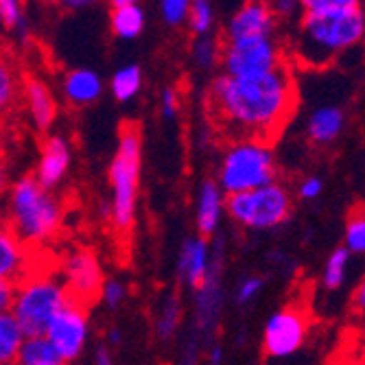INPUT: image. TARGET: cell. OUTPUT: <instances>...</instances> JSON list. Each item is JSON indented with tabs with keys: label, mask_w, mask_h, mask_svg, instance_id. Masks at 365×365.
Masks as SVG:
<instances>
[{
	"label": "cell",
	"mask_w": 365,
	"mask_h": 365,
	"mask_svg": "<svg viewBox=\"0 0 365 365\" xmlns=\"http://www.w3.org/2000/svg\"><path fill=\"white\" fill-rule=\"evenodd\" d=\"M7 223L26 247L51 241L63 223V204L53 190L42 188L33 175L20 178L9 197Z\"/></svg>",
	"instance_id": "obj_3"
},
{
	"label": "cell",
	"mask_w": 365,
	"mask_h": 365,
	"mask_svg": "<svg viewBox=\"0 0 365 365\" xmlns=\"http://www.w3.org/2000/svg\"><path fill=\"white\" fill-rule=\"evenodd\" d=\"M127 297V287L120 282V280H106L103 284V291H101V300L110 307V309H116L125 302Z\"/></svg>",
	"instance_id": "obj_33"
},
{
	"label": "cell",
	"mask_w": 365,
	"mask_h": 365,
	"mask_svg": "<svg viewBox=\"0 0 365 365\" xmlns=\"http://www.w3.org/2000/svg\"><path fill=\"white\" fill-rule=\"evenodd\" d=\"M274 149L262 143H235L225 149L217 186L225 195L256 190L276 182Z\"/></svg>",
	"instance_id": "obj_6"
},
{
	"label": "cell",
	"mask_w": 365,
	"mask_h": 365,
	"mask_svg": "<svg viewBox=\"0 0 365 365\" xmlns=\"http://www.w3.org/2000/svg\"><path fill=\"white\" fill-rule=\"evenodd\" d=\"M26 337L11 313L0 315V365H16L20 346Z\"/></svg>",
	"instance_id": "obj_24"
},
{
	"label": "cell",
	"mask_w": 365,
	"mask_h": 365,
	"mask_svg": "<svg viewBox=\"0 0 365 365\" xmlns=\"http://www.w3.org/2000/svg\"><path fill=\"white\" fill-rule=\"evenodd\" d=\"M208 267H210V247H208V241L202 239V237L188 239L182 245L180 260H178L180 280L186 282L188 287L197 289L199 284L204 282Z\"/></svg>",
	"instance_id": "obj_17"
},
{
	"label": "cell",
	"mask_w": 365,
	"mask_h": 365,
	"mask_svg": "<svg viewBox=\"0 0 365 365\" xmlns=\"http://www.w3.org/2000/svg\"><path fill=\"white\" fill-rule=\"evenodd\" d=\"M22 77L16 68L11 57L0 51V116H5L14 110L16 101L20 98Z\"/></svg>",
	"instance_id": "obj_22"
},
{
	"label": "cell",
	"mask_w": 365,
	"mask_h": 365,
	"mask_svg": "<svg viewBox=\"0 0 365 365\" xmlns=\"http://www.w3.org/2000/svg\"><path fill=\"white\" fill-rule=\"evenodd\" d=\"M219 61L223 75L235 79H254L274 73L287 63V51L274 38H245L223 40Z\"/></svg>",
	"instance_id": "obj_8"
},
{
	"label": "cell",
	"mask_w": 365,
	"mask_h": 365,
	"mask_svg": "<svg viewBox=\"0 0 365 365\" xmlns=\"http://www.w3.org/2000/svg\"><path fill=\"white\" fill-rule=\"evenodd\" d=\"M33 250L18 239L7 219L0 221V282L16 287L33 272Z\"/></svg>",
	"instance_id": "obj_14"
},
{
	"label": "cell",
	"mask_w": 365,
	"mask_h": 365,
	"mask_svg": "<svg viewBox=\"0 0 365 365\" xmlns=\"http://www.w3.org/2000/svg\"><path fill=\"white\" fill-rule=\"evenodd\" d=\"M16 365H68L46 337H26L20 346Z\"/></svg>",
	"instance_id": "obj_23"
},
{
	"label": "cell",
	"mask_w": 365,
	"mask_h": 365,
	"mask_svg": "<svg viewBox=\"0 0 365 365\" xmlns=\"http://www.w3.org/2000/svg\"><path fill=\"white\" fill-rule=\"evenodd\" d=\"M143 88V71L140 66L131 63L120 68L112 77V94L116 96V101H131Z\"/></svg>",
	"instance_id": "obj_26"
},
{
	"label": "cell",
	"mask_w": 365,
	"mask_h": 365,
	"mask_svg": "<svg viewBox=\"0 0 365 365\" xmlns=\"http://www.w3.org/2000/svg\"><path fill=\"white\" fill-rule=\"evenodd\" d=\"M14 289H16L14 284L0 282V315L11 311V304H14Z\"/></svg>",
	"instance_id": "obj_37"
},
{
	"label": "cell",
	"mask_w": 365,
	"mask_h": 365,
	"mask_svg": "<svg viewBox=\"0 0 365 365\" xmlns=\"http://www.w3.org/2000/svg\"><path fill=\"white\" fill-rule=\"evenodd\" d=\"M44 337L66 363L75 361L88 339V311L75 302H68L51 322Z\"/></svg>",
	"instance_id": "obj_11"
},
{
	"label": "cell",
	"mask_w": 365,
	"mask_h": 365,
	"mask_svg": "<svg viewBox=\"0 0 365 365\" xmlns=\"http://www.w3.org/2000/svg\"><path fill=\"white\" fill-rule=\"evenodd\" d=\"M221 272H223V256L221 250L217 252L215 260H210V267L206 272L204 282L197 291V333L210 335L212 328H217V319L221 313Z\"/></svg>",
	"instance_id": "obj_13"
},
{
	"label": "cell",
	"mask_w": 365,
	"mask_h": 365,
	"mask_svg": "<svg viewBox=\"0 0 365 365\" xmlns=\"http://www.w3.org/2000/svg\"><path fill=\"white\" fill-rule=\"evenodd\" d=\"M20 96L24 98L26 110L33 118V125H36L40 131L51 129V125L57 118V101H55L53 92L48 90V86L40 77L26 75L22 79Z\"/></svg>",
	"instance_id": "obj_16"
},
{
	"label": "cell",
	"mask_w": 365,
	"mask_h": 365,
	"mask_svg": "<svg viewBox=\"0 0 365 365\" xmlns=\"http://www.w3.org/2000/svg\"><path fill=\"white\" fill-rule=\"evenodd\" d=\"M103 92V81L94 71L77 68L63 79V94L73 106H90Z\"/></svg>",
	"instance_id": "obj_20"
},
{
	"label": "cell",
	"mask_w": 365,
	"mask_h": 365,
	"mask_svg": "<svg viewBox=\"0 0 365 365\" xmlns=\"http://www.w3.org/2000/svg\"><path fill=\"white\" fill-rule=\"evenodd\" d=\"M68 9H81V7H90L88 0H71V3H63Z\"/></svg>",
	"instance_id": "obj_43"
},
{
	"label": "cell",
	"mask_w": 365,
	"mask_h": 365,
	"mask_svg": "<svg viewBox=\"0 0 365 365\" xmlns=\"http://www.w3.org/2000/svg\"><path fill=\"white\" fill-rule=\"evenodd\" d=\"M0 26L14 31L20 38V42L29 40V22H26V14L24 7L18 3V0H0Z\"/></svg>",
	"instance_id": "obj_27"
},
{
	"label": "cell",
	"mask_w": 365,
	"mask_h": 365,
	"mask_svg": "<svg viewBox=\"0 0 365 365\" xmlns=\"http://www.w3.org/2000/svg\"><path fill=\"white\" fill-rule=\"evenodd\" d=\"M307 333H309L307 311L295 304L282 307L264 324V333H262L264 354L276 359L293 354L304 344Z\"/></svg>",
	"instance_id": "obj_10"
},
{
	"label": "cell",
	"mask_w": 365,
	"mask_h": 365,
	"mask_svg": "<svg viewBox=\"0 0 365 365\" xmlns=\"http://www.w3.org/2000/svg\"><path fill=\"white\" fill-rule=\"evenodd\" d=\"M71 160H73V151H71L68 140L61 136H48L42 145V155H40L33 180L42 188L53 190L66 178V173H68Z\"/></svg>",
	"instance_id": "obj_15"
},
{
	"label": "cell",
	"mask_w": 365,
	"mask_h": 365,
	"mask_svg": "<svg viewBox=\"0 0 365 365\" xmlns=\"http://www.w3.org/2000/svg\"><path fill=\"white\" fill-rule=\"evenodd\" d=\"M344 125H346V114L341 108H333V106L319 108L311 114L307 125L309 140L317 147L333 145L341 136Z\"/></svg>",
	"instance_id": "obj_19"
},
{
	"label": "cell",
	"mask_w": 365,
	"mask_h": 365,
	"mask_svg": "<svg viewBox=\"0 0 365 365\" xmlns=\"http://www.w3.org/2000/svg\"><path fill=\"white\" fill-rule=\"evenodd\" d=\"M293 53L297 61L324 68L361 42L365 14L359 0H304Z\"/></svg>",
	"instance_id": "obj_2"
},
{
	"label": "cell",
	"mask_w": 365,
	"mask_h": 365,
	"mask_svg": "<svg viewBox=\"0 0 365 365\" xmlns=\"http://www.w3.org/2000/svg\"><path fill=\"white\" fill-rule=\"evenodd\" d=\"M180 112V92L175 88H164L162 92V114L167 118H175Z\"/></svg>",
	"instance_id": "obj_35"
},
{
	"label": "cell",
	"mask_w": 365,
	"mask_h": 365,
	"mask_svg": "<svg viewBox=\"0 0 365 365\" xmlns=\"http://www.w3.org/2000/svg\"><path fill=\"white\" fill-rule=\"evenodd\" d=\"M324 190V182L319 178H307L300 186H297V197L300 199H315Z\"/></svg>",
	"instance_id": "obj_36"
},
{
	"label": "cell",
	"mask_w": 365,
	"mask_h": 365,
	"mask_svg": "<svg viewBox=\"0 0 365 365\" xmlns=\"http://www.w3.org/2000/svg\"><path fill=\"white\" fill-rule=\"evenodd\" d=\"M96 365H114L112 354H110V350L106 346H101L96 350Z\"/></svg>",
	"instance_id": "obj_40"
},
{
	"label": "cell",
	"mask_w": 365,
	"mask_h": 365,
	"mask_svg": "<svg viewBox=\"0 0 365 365\" xmlns=\"http://www.w3.org/2000/svg\"><path fill=\"white\" fill-rule=\"evenodd\" d=\"M352 304H354L356 313H363V309H365V284L363 282L356 287V291L352 295Z\"/></svg>",
	"instance_id": "obj_39"
},
{
	"label": "cell",
	"mask_w": 365,
	"mask_h": 365,
	"mask_svg": "<svg viewBox=\"0 0 365 365\" xmlns=\"http://www.w3.org/2000/svg\"><path fill=\"white\" fill-rule=\"evenodd\" d=\"M223 363V348L219 344H215L210 348V359H208V365H221Z\"/></svg>",
	"instance_id": "obj_41"
},
{
	"label": "cell",
	"mask_w": 365,
	"mask_h": 365,
	"mask_svg": "<svg viewBox=\"0 0 365 365\" xmlns=\"http://www.w3.org/2000/svg\"><path fill=\"white\" fill-rule=\"evenodd\" d=\"M262 278L258 276H247L241 284H239V291H237V302L239 304H250L254 297H258V293L262 291Z\"/></svg>",
	"instance_id": "obj_34"
},
{
	"label": "cell",
	"mask_w": 365,
	"mask_h": 365,
	"mask_svg": "<svg viewBox=\"0 0 365 365\" xmlns=\"http://www.w3.org/2000/svg\"><path fill=\"white\" fill-rule=\"evenodd\" d=\"M5 188H7V167H5L3 155H0V197H3Z\"/></svg>",
	"instance_id": "obj_42"
},
{
	"label": "cell",
	"mask_w": 365,
	"mask_h": 365,
	"mask_svg": "<svg viewBox=\"0 0 365 365\" xmlns=\"http://www.w3.org/2000/svg\"><path fill=\"white\" fill-rule=\"evenodd\" d=\"M348 262H350V254L346 247H337L330 258L326 260L324 267V287L326 289H339L346 280V272H348Z\"/></svg>",
	"instance_id": "obj_29"
},
{
	"label": "cell",
	"mask_w": 365,
	"mask_h": 365,
	"mask_svg": "<svg viewBox=\"0 0 365 365\" xmlns=\"http://www.w3.org/2000/svg\"><path fill=\"white\" fill-rule=\"evenodd\" d=\"M269 7H272V11H274L276 18L291 16V14H295L297 9H302V5H300V3H295V0H284V3H269Z\"/></svg>",
	"instance_id": "obj_38"
},
{
	"label": "cell",
	"mask_w": 365,
	"mask_h": 365,
	"mask_svg": "<svg viewBox=\"0 0 365 365\" xmlns=\"http://www.w3.org/2000/svg\"><path fill=\"white\" fill-rule=\"evenodd\" d=\"M190 55H192V61L199 66V68H212L219 61V55H221V42H217L215 38L210 36H204V38H197L192 42V48H190Z\"/></svg>",
	"instance_id": "obj_31"
},
{
	"label": "cell",
	"mask_w": 365,
	"mask_h": 365,
	"mask_svg": "<svg viewBox=\"0 0 365 365\" xmlns=\"http://www.w3.org/2000/svg\"><path fill=\"white\" fill-rule=\"evenodd\" d=\"M112 33L120 40H134L145 29V11L134 0H114L110 14Z\"/></svg>",
	"instance_id": "obj_21"
},
{
	"label": "cell",
	"mask_w": 365,
	"mask_h": 365,
	"mask_svg": "<svg viewBox=\"0 0 365 365\" xmlns=\"http://www.w3.org/2000/svg\"><path fill=\"white\" fill-rule=\"evenodd\" d=\"M182 322V300L178 293L167 295V300L162 302L158 319H155V335L162 341H169L175 337L178 328Z\"/></svg>",
	"instance_id": "obj_25"
},
{
	"label": "cell",
	"mask_w": 365,
	"mask_h": 365,
	"mask_svg": "<svg viewBox=\"0 0 365 365\" xmlns=\"http://www.w3.org/2000/svg\"><path fill=\"white\" fill-rule=\"evenodd\" d=\"M297 90L289 61L254 79L221 75L206 92V114L225 143L269 145L293 116Z\"/></svg>",
	"instance_id": "obj_1"
},
{
	"label": "cell",
	"mask_w": 365,
	"mask_h": 365,
	"mask_svg": "<svg viewBox=\"0 0 365 365\" xmlns=\"http://www.w3.org/2000/svg\"><path fill=\"white\" fill-rule=\"evenodd\" d=\"M192 36L197 38H204L210 36V29L215 24V9L208 0H195L188 7V18H186Z\"/></svg>",
	"instance_id": "obj_28"
},
{
	"label": "cell",
	"mask_w": 365,
	"mask_h": 365,
	"mask_svg": "<svg viewBox=\"0 0 365 365\" xmlns=\"http://www.w3.org/2000/svg\"><path fill=\"white\" fill-rule=\"evenodd\" d=\"M278 18L274 16L269 3H245L227 22L223 40H245V38H274Z\"/></svg>",
	"instance_id": "obj_12"
},
{
	"label": "cell",
	"mask_w": 365,
	"mask_h": 365,
	"mask_svg": "<svg viewBox=\"0 0 365 365\" xmlns=\"http://www.w3.org/2000/svg\"><path fill=\"white\" fill-rule=\"evenodd\" d=\"M71 302L81 309H90L101 300V291L106 284V276L98 258L92 250L79 247L63 262V280H61Z\"/></svg>",
	"instance_id": "obj_9"
},
{
	"label": "cell",
	"mask_w": 365,
	"mask_h": 365,
	"mask_svg": "<svg viewBox=\"0 0 365 365\" xmlns=\"http://www.w3.org/2000/svg\"><path fill=\"white\" fill-rule=\"evenodd\" d=\"M223 210L247 230H272L282 225L293 210V199L287 186L274 182L256 190L227 195Z\"/></svg>",
	"instance_id": "obj_7"
},
{
	"label": "cell",
	"mask_w": 365,
	"mask_h": 365,
	"mask_svg": "<svg viewBox=\"0 0 365 365\" xmlns=\"http://www.w3.org/2000/svg\"><path fill=\"white\" fill-rule=\"evenodd\" d=\"M346 250L348 254H363L365 252V217L363 208H352L346 221Z\"/></svg>",
	"instance_id": "obj_30"
},
{
	"label": "cell",
	"mask_w": 365,
	"mask_h": 365,
	"mask_svg": "<svg viewBox=\"0 0 365 365\" xmlns=\"http://www.w3.org/2000/svg\"><path fill=\"white\" fill-rule=\"evenodd\" d=\"M143 160V134L138 123H123L118 131V147L110 164L112 184V227L120 239H127L136 217L138 180Z\"/></svg>",
	"instance_id": "obj_4"
},
{
	"label": "cell",
	"mask_w": 365,
	"mask_h": 365,
	"mask_svg": "<svg viewBox=\"0 0 365 365\" xmlns=\"http://www.w3.org/2000/svg\"><path fill=\"white\" fill-rule=\"evenodd\" d=\"M71 302L59 278L46 272H31L14 289L11 315L24 337H44L57 313Z\"/></svg>",
	"instance_id": "obj_5"
},
{
	"label": "cell",
	"mask_w": 365,
	"mask_h": 365,
	"mask_svg": "<svg viewBox=\"0 0 365 365\" xmlns=\"http://www.w3.org/2000/svg\"><path fill=\"white\" fill-rule=\"evenodd\" d=\"M110 341H112L114 346L120 341V330H116V328H112V330H110Z\"/></svg>",
	"instance_id": "obj_44"
},
{
	"label": "cell",
	"mask_w": 365,
	"mask_h": 365,
	"mask_svg": "<svg viewBox=\"0 0 365 365\" xmlns=\"http://www.w3.org/2000/svg\"><path fill=\"white\" fill-rule=\"evenodd\" d=\"M223 215V192L217 186V182L206 180L199 188V199H197V230H199V237L208 239L212 237L219 221Z\"/></svg>",
	"instance_id": "obj_18"
},
{
	"label": "cell",
	"mask_w": 365,
	"mask_h": 365,
	"mask_svg": "<svg viewBox=\"0 0 365 365\" xmlns=\"http://www.w3.org/2000/svg\"><path fill=\"white\" fill-rule=\"evenodd\" d=\"M188 7H190L188 0H162L160 3L162 18L167 20V24H171V26H180L186 22Z\"/></svg>",
	"instance_id": "obj_32"
}]
</instances>
